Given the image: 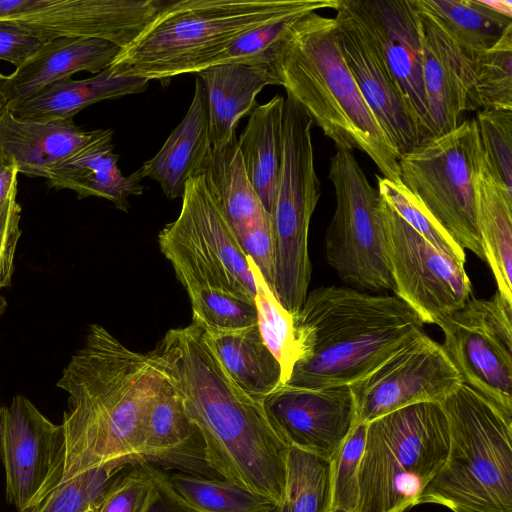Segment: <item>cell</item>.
I'll return each mask as SVG.
<instances>
[{
  "label": "cell",
  "instance_id": "d4e9b609",
  "mask_svg": "<svg viewBox=\"0 0 512 512\" xmlns=\"http://www.w3.org/2000/svg\"><path fill=\"white\" fill-rule=\"evenodd\" d=\"M113 130L104 129L94 141L57 164L48 175L49 186L70 189L78 198L101 197L128 211V198L143 193L142 177L136 170L125 176L113 152Z\"/></svg>",
  "mask_w": 512,
  "mask_h": 512
},
{
  "label": "cell",
  "instance_id": "f546056e",
  "mask_svg": "<svg viewBox=\"0 0 512 512\" xmlns=\"http://www.w3.org/2000/svg\"><path fill=\"white\" fill-rule=\"evenodd\" d=\"M475 190L477 223L485 260L493 272L498 292L512 302V195L492 177L483 158Z\"/></svg>",
  "mask_w": 512,
  "mask_h": 512
},
{
  "label": "cell",
  "instance_id": "bcb514c9",
  "mask_svg": "<svg viewBox=\"0 0 512 512\" xmlns=\"http://www.w3.org/2000/svg\"><path fill=\"white\" fill-rule=\"evenodd\" d=\"M483 4L495 13L512 19V1L510 0H494L482 1Z\"/></svg>",
  "mask_w": 512,
  "mask_h": 512
},
{
  "label": "cell",
  "instance_id": "52a82bcc",
  "mask_svg": "<svg viewBox=\"0 0 512 512\" xmlns=\"http://www.w3.org/2000/svg\"><path fill=\"white\" fill-rule=\"evenodd\" d=\"M448 452L439 403L412 404L367 423L356 512H404L419 505Z\"/></svg>",
  "mask_w": 512,
  "mask_h": 512
},
{
  "label": "cell",
  "instance_id": "7c38bea8",
  "mask_svg": "<svg viewBox=\"0 0 512 512\" xmlns=\"http://www.w3.org/2000/svg\"><path fill=\"white\" fill-rule=\"evenodd\" d=\"M381 209L393 290L424 323L438 325L470 299L464 266L432 246L382 198Z\"/></svg>",
  "mask_w": 512,
  "mask_h": 512
},
{
  "label": "cell",
  "instance_id": "f6af8a7d",
  "mask_svg": "<svg viewBox=\"0 0 512 512\" xmlns=\"http://www.w3.org/2000/svg\"><path fill=\"white\" fill-rule=\"evenodd\" d=\"M18 171L13 159L0 151V204L18 183Z\"/></svg>",
  "mask_w": 512,
  "mask_h": 512
},
{
  "label": "cell",
  "instance_id": "4316f807",
  "mask_svg": "<svg viewBox=\"0 0 512 512\" xmlns=\"http://www.w3.org/2000/svg\"><path fill=\"white\" fill-rule=\"evenodd\" d=\"M144 78L117 75L110 67L82 80L56 82L10 109L15 116L31 120L73 119L85 107L147 90Z\"/></svg>",
  "mask_w": 512,
  "mask_h": 512
},
{
  "label": "cell",
  "instance_id": "9c48e42d",
  "mask_svg": "<svg viewBox=\"0 0 512 512\" xmlns=\"http://www.w3.org/2000/svg\"><path fill=\"white\" fill-rule=\"evenodd\" d=\"M178 217L158 234L161 252L187 290L210 288L254 301L251 262L201 175L191 177Z\"/></svg>",
  "mask_w": 512,
  "mask_h": 512
},
{
  "label": "cell",
  "instance_id": "4dcf8cb0",
  "mask_svg": "<svg viewBox=\"0 0 512 512\" xmlns=\"http://www.w3.org/2000/svg\"><path fill=\"white\" fill-rule=\"evenodd\" d=\"M205 338L233 381L259 402L283 386L279 362L267 348L258 325Z\"/></svg>",
  "mask_w": 512,
  "mask_h": 512
},
{
  "label": "cell",
  "instance_id": "f907efd6",
  "mask_svg": "<svg viewBox=\"0 0 512 512\" xmlns=\"http://www.w3.org/2000/svg\"><path fill=\"white\" fill-rule=\"evenodd\" d=\"M173 508L176 510V512H191L189 510H186V509H183V508H179V507H173Z\"/></svg>",
  "mask_w": 512,
  "mask_h": 512
},
{
  "label": "cell",
  "instance_id": "c3c4849f",
  "mask_svg": "<svg viewBox=\"0 0 512 512\" xmlns=\"http://www.w3.org/2000/svg\"><path fill=\"white\" fill-rule=\"evenodd\" d=\"M5 79H6V76L0 73V111L5 106V101H4L3 92H2V86H3V82L5 81Z\"/></svg>",
  "mask_w": 512,
  "mask_h": 512
},
{
  "label": "cell",
  "instance_id": "7bdbcfd3",
  "mask_svg": "<svg viewBox=\"0 0 512 512\" xmlns=\"http://www.w3.org/2000/svg\"><path fill=\"white\" fill-rule=\"evenodd\" d=\"M18 183L0 204V289L10 286L14 257L21 236V206L17 201Z\"/></svg>",
  "mask_w": 512,
  "mask_h": 512
},
{
  "label": "cell",
  "instance_id": "60d3db41",
  "mask_svg": "<svg viewBox=\"0 0 512 512\" xmlns=\"http://www.w3.org/2000/svg\"><path fill=\"white\" fill-rule=\"evenodd\" d=\"M160 498L154 466L136 464L116 476L92 512H148Z\"/></svg>",
  "mask_w": 512,
  "mask_h": 512
},
{
  "label": "cell",
  "instance_id": "2e32d148",
  "mask_svg": "<svg viewBox=\"0 0 512 512\" xmlns=\"http://www.w3.org/2000/svg\"><path fill=\"white\" fill-rule=\"evenodd\" d=\"M343 58L363 99L400 156L423 140L386 60L347 0L334 8Z\"/></svg>",
  "mask_w": 512,
  "mask_h": 512
},
{
  "label": "cell",
  "instance_id": "ee69618b",
  "mask_svg": "<svg viewBox=\"0 0 512 512\" xmlns=\"http://www.w3.org/2000/svg\"><path fill=\"white\" fill-rule=\"evenodd\" d=\"M43 41L16 26L0 21V59L20 67Z\"/></svg>",
  "mask_w": 512,
  "mask_h": 512
},
{
  "label": "cell",
  "instance_id": "8992f818",
  "mask_svg": "<svg viewBox=\"0 0 512 512\" xmlns=\"http://www.w3.org/2000/svg\"><path fill=\"white\" fill-rule=\"evenodd\" d=\"M439 404L449 452L419 504L453 512H512V419L464 383Z\"/></svg>",
  "mask_w": 512,
  "mask_h": 512
},
{
  "label": "cell",
  "instance_id": "1f68e13d",
  "mask_svg": "<svg viewBox=\"0 0 512 512\" xmlns=\"http://www.w3.org/2000/svg\"><path fill=\"white\" fill-rule=\"evenodd\" d=\"M413 3L474 62L512 25V19L493 12L482 0H413Z\"/></svg>",
  "mask_w": 512,
  "mask_h": 512
},
{
  "label": "cell",
  "instance_id": "d6986e66",
  "mask_svg": "<svg viewBox=\"0 0 512 512\" xmlns=\"http://www.w3.org/2000/svg\"><path fill=\"white\" fill-rule=\"evenodd\" d=\"M417 11L422 33L424 88L433 136H437L455 129L466 112L480 110L475 62L431 17Z\"/></svg>",
  "mask_w": 512,
  "mask_h": 512
},
{
  "label": "cell",
  "instance_id": "8fae6325",
  "mask_svg": "<svg viewBox=\"0 0 512 512\" xmlns=\"http://www.w3.org/2000/svg\"><path fill=\"white\" fill-rule=\"evenodd\" d=\"M438 326L463 383L512 419V302L472 298Z\"/></svg>",
  "mask_w": 512,
  "mask_h": 512
},
{
  "label": "cell",
  "instance_id": "7dc6e473",
  "mask_svg": "<svg viewBox=\"0 0 512 512\" xmlns=\"http://www.w3.org/2000/svg\"><path fill=\"white\" fill-rule=\"evenodd\" d=\"M148 512H176V510L162 497L150 508Z\"/></svg>",
  "mask_w": 512,
  "mask_h": 512
},
{
  "label": "cell",
  "instance_id": "44dd1931",
  "mask_svg": "<svg viewBox=\"0 0 512 512\" xmlns=\"http://www.w3.org/2000/svg\"><path fill=\"white\" fill-rule=\"evenodd\" d=\"M104 129L85 131L73 119L31 120L0 111V151L10 156L18 173L48 178L50 171L95 139Z\"/></svg>",
  "mask_w": 512,
  "mask_h": 512
},
{
  "label": "cell",
  "instance_id": "8d00e7d4",
  "mask_svg": "<svg viewBox=\"0 0 512 512\" xmlns=\"http://www.w3.org/2000/svg\"><path fill=\"white\" fill-rule=\"evenodd\" d=\"M251 268L257 284V325L263 342L281 366L284 385L295 362L293 317L280 305L252 262Z\"/></svg>",
  "mask_w": 512,
  "mask_h": 512
},
{
  "label": "cell",
  "instance_id": "ffe728a7",
  "mask_svg": "<svg viewBox=\"0 0 512 512\" xmlns=\"http://www.w3.org/2000/svg\"><path fill=\"white\" fill-rule=\"evenodd\" d=\"M121 50L110 41L95 38L45 41L24 64L6 76L2 86L5 106L13 109L77 72L97 74L109 67Z\"/></svg>",
  "mask_w": 512,
  "mask_h": 512
},
{
  "label": "cell",
  "instance_id": "30bf717a",
  "mask_svg": "<svg viewBox=\"0 0 512 512\" xmlns=\"http://www.w3.org/2000/svg\"><path fill=\"white\" fill-rule=\"evenodd\" d=\"M336 206L327 227L328 263L340 278L371 289H394L381 197L352 151L336 149L329 174Z\"/></svg>",
  "mask_w": 512,
  "mask_h": 512
},
{
  "label": "cell",
  "instance_id": "4fadbf2b",
  "mask_svg": "<svg viewBox=\"0 0 512 512\" xmlns=\"http://www.w3.org/2000/svg\"><path fill=\"white\" fill-rule=\"evenodd\" d=\"M462 383L442 345L421 331L371 373L349 385L354 425L412 404L440 403Z\"/></svg>",
  "mask_w": 512,
  "mask_h": 512
},
{
  "label": "cell",
  "instance_id": "5bb4252c",
  "mask_svg": "<svg viewBox=\"0 0 512 512\" xmlns=\"http://www.w3.org/2000/svg\"><path fill=\"white\" fill-rule=\"evenodd\" d=\"M163 0H0V21L43 42L95 38L121 49L151 23Z\"/></svg>",
  "mask_w": 512,
  "mask_h": 512
},
{
  "label": "cell",
  "instance_id": "e0dca14e",
  "mask_svg": "<svg viewBox=\"0 0 512 512\" xmlns=\"http://www.w3.org/2000/svg\"><path fill=\"white\" fill-rule=\"evenodd\" d=\"M378 44L423 140L433 136L423 79L419 13L413 0H347Z\"/></svg>",
  "mask_w": 512,
  "mask_h": 512
},
{
  "label": "cell",
  "instance_id": "603a6c76",
  "mask_svg": "<svg viewBox=\"0 0 512 512\" xmlns=\"http://www.w3.org/2000/svg\"><path fill=\"white\" fill-rule=\"evenodd\" d=\"M203 83L212 147L221 149L236 137L240 120L257 106L256 96L268 85H280L266 64L229 63L199 71Z\"/></svg>",
  "mask_w": 512,
  "mask_h": 512
},
{
  "label": "cell",
  "instance_id": "681fc988",
  "mask_svg": "<svg viewBox=\"0 0 512 512\" xmlns=\"http://www.w3.org/2000/svg\"><path fill=\"white\" fill-rule=\"evenodd\" d=\"M8 307L7 300L4 296L0 295V318L5 313Z\"/></svg>",
  "mask_w": 512,
  "mask_h": 512
},
{
  "label": "cell",
  "instance_id": "816d5d0a",
  "mask_svg": "<svg viewBox=\"0 0 512 512\" xmlns=\"http://www.w3.org/2000/svg\"><path fill=\"white\" fill-rule=\"evenodd\" d=\"M327 512H345V511H341V510H333V511H327Z\"/></svg>",
  "mask_w": 512,
  "mask_h": 512
},
{
  "label": "cell",
  "instance_id": "d590c367",
  "mask_svg": "<svg viewBox=\"0 0 512 512\" xmlns=\"http://www.w3.org/2000/svg\"><path fill=\"white\" fill-rule=\"evenodd\" d=\"M474 64L479 108L512 110V25Z\"/></svg>",
  "mask_w": 512,
  "mask_h": 512
},
{
  "label": "cell",
  "instance_id": "9a60e30c",
  "mask_svg": "<svg viewBox=\"0 0 512 512\" xmlns=\"http://www.w3.org/2000/svg\"><path fill=\"white\" fill-rule=\"evenodd\" d=\"M64 438L55 424L25 396L0 407V458L7 502L31 512L61 479Z\"/></svg>",
  "mask_w": 512,
  "mask_h": 512
},
{
  "label": "cell",
  "instance_id": "836d02e7",
  "mask_svg": "<svg viewBox=\"0 0 512 512\" xmlns=\"http://www.w3.org/2000/svg\"><path fill=\"white\" fill-rule=\"evenodd\" d=\"M133 465L116 460L88 469L58 484L31 512H92L116 476Z\"/></svg>",
  "mask_w": 512,
  "mask_h": 512
},
{
  "label": "cell",
  "instance_id": "3957f363",
  "mask_svg": "<svg viewBox=\"0 0 512 512\" xmlns=\"http://www.w3.org/2000/svg\"><path fill=\"white\" fill-rule=\"evenodd\" d=\"M424 322L399 297L323 286L293 317L295 362L283 386L351 385L420 333Z\"/></svg>",
  "mask_w": 512,
  "mask_h": 512
},
{
  "label": "cell",
  "instance_id": "7402d4cb",
  "mask_svg": "<svg viewBox=\"0 0 512 512\" xmlns=\"http://www.w3.org/2000/svg\"><path fill=\"white\" fill-rule=\"evenodd\" d=\"M142 455L153 466L213 478L200 432L167 376L148 408Z\"/></svg>",
  "mask_w": 512,
  "mask_h": 512
},
{
  "label": "cell",
  "instance_id": "ac0fdd59",
  "mask_svg": "<svg viewBox=\"0 0 512 512\" xmlns=\"http://www.w3.org/2000/svg\"><path fill=\"white\" fill-rule=\"evenodd\" d=\"M263 406L288 447L327 460L354 426V400L348 385L321 389L282 386Z\"/></svg>",
  "mask_w": 512,
  "mask_h": 512
},
{
  "label": "cell",
  "instance_id": "ab89813d",
  "mask_svg": "<svg viewBox=\"0 0 512 512\" xmlns=\"http://www.w3.org/2000/svg\"><path fill=\"white\" fill-rule=\"evenodd\" d=\"M367 424L354 425L345 440L329 459V510L356 512L359 487L358 469L362 457Z\"/></svg>",
  "mask_w": 512,
  "mask_h": 512
},
{
  "label": "cell",
  "instance_id": "d6a6232c",
  "mask_svg": "<svg viewBox=\"0 0 512 512\" xmlns=\"http://www.w3.org/2000/svg\"><path fill=\"white\" fill-rule=\"evenodd\" d=\"M329 503V460L289 447L283 500L272 512H327Z\"/></svg>",
  "mask_w": 512,
  "mask_h": 512
},
{
  "label": "cell",
  "instance_id": "6da1fadb",
  "mask_svg": "<svg viewBox=\"0 0 512 512\" xmlns=\"http://www.w3.org/2000/svg\"><path fill=\"white\" fill-rule=\"evenodd\" d=\"M152 352L200 432L209 468L278 506L289 447L263 403L233 381L193 322L168 330Z\"/></svg>",
  "mask_w": 512,
  "mask_h": 512
},
{
  "label": "cell",
  "instance_id": "74e56055",
  "mask_svg": "<svg viewBox=\"0 0 512 512\" xmlns=\"http://www.w3.org/2000/svg\"><path fill=\"white\" fill-rule=\"evenodd\" d=\"M378 178V193L397 214L444 255L464 266V249L431 216L420 201L400 182Z\"/></svg>",
  "mask_w": 512,
  "mask_h": 512
},
{
  "label": "cell",
  "instance_id": "f1b7e54d",
  "mask_svg": "<svg viewBox=\"0 0 512 512\" xmlns=\"http://www.w3.org/2000/svg\"><path fill=\"white\" fill-rule=\"evenodd\" d=\"M161 497L191 512H272L276 502L229 480L185 472L164 473L154 466Z\"/></svg>",
  "mask_w": 512,
  "mask_h": 512
},
{
  "label": "cell",
  "instance_id": "cb8c5ba5",
  "mask_svg": "<svg viewBox=\"0 0 512 512\" xmlns=\"http://www.w3.org/2000/svg\"><path fill=\"white\" fill-rule=\"evenodd\" d=\"M212 149L206 93L200 78L195 80L189 108L161 149L138 169L142 178L158 182L165 196L182 197L187 181L200 173Z\"/></svg>",
  "mask_w": 512,
  "mask_h": 512
},
{
  "label": "cell",
  "instance_id": "b9f144b4",
  "mask_svg": "<svg viewBox=\"0 0 512 512\" xmlns=\"http://www.w3.org/2000/svg\"><path fill=\"white\" fill-rule=\"evenodd\" d=\"M295 17L274 21L240 34L215 55L206 68L229 63L271 66L274 50L287 24Z\"/></svg>",
  "mask_w": 512,
  "mask_h": 512
},
{
  "label": "cell",
  "instance_id": "ba28073f",
  "mask_svg": "<svg viewBox=\"0 0 512 512\" xmlns=\"http://www.w3.org/2000/svg\"><path fill=\"white\" fill-rule=\"evenodd\" d=\"M482 149L475 118L400 156V181L463 248L485 260L476 213Z\"/></svg>",
  "mask_w": 512,
  "mask_h": 512
},
{
  "label": "cell",
  "instance_id": "7a4b0ae2",
  "mask_svg": "<svg viewBox=\"0 0 512 512\" xmlns=\"http://www.w3.org/2000/svg\"><path fill=\"white\" fill-rule=\"evenodd\" d=\"M165 378L152 351L136 352L103 326L90 325L56 383L68 396L58 484L116 460L146 463L145 419Z\"/></svg>",
  "mask_w": 512,
  "mask_h": 512
},
{
  "label": "cell",
  "instance_id": "e575fe53",
  "mask_svg": "<svg viewBox=\"0 0 512 512\" xmlns=\"http://www.w3.org/2000/svg\"><path fill=\"white\" fill-rule=\"evenodd\" d=\"M193 323L208 335L230 334L257 325L254 301L210 288L187 290Z\"/></svg>",
  "mask_w": 512,
  "mask_h": 512
},
{
  "label": "cell",
  "instance_id": "f35d334b",
  "mask_svg": "<svg viewBox=\"0 0 512 512\" xmlns=\"http://www.w3.org/2000/svg\"><path fill=\"white\" fill-rule=\"evenodd\" d=\"M475 121L486 167L512 195V110L480 109Z\"/></svg>",
  "mask_w": 512,
  "mask_h": 512
},
{
  "label": "cell",
  "instance_id": "484cf974",
  "mask_svg": "<svg viewBox=\"0 0 512 512\" xmlns=\"http://www.w3.org/2000/svg\"><path fill=\"white\" fill-rule=\"evenodd\" d=\"M199 175L238 242L271 221L246 174L237 138L221 149L212 147Z\"/></svg>",
  "mask_w": 512,
  "mask_h": 512
},
{
  "label": "cell",
  "instance_id": "5b68a950",
  "mask_svg": "<svg viewBox=\"0 0 512 512\" xmlns=\"http://www.w3.org/2000/svg\"><path fill=\"white\" fill-rule=\"evenodd\" d=\"M337 4L338 0L166 1L109 67L117 75L148 81L197 74L240 34Z\"/></svg>",
  "mask_w": 512,
  "mask_h": 512
},
{
  "label": "cell",
  "instance_id": "277c9868",
  "mask_svg": "<svg viewBox=\"0 0 512 512\" xmlns=\"http://www.w3.org/2000/svg\"><path fill=\"white\" fill-rule=\"evenodd\" d=\"M295 99L336 149L366 153L383 177L400 183V154L378 124L343 58L334 18L317 12L287 24L272 65Z\"/></svg>",
  "mask_w": 512,
  "mask_h": 512
},
{
  "label": "cell",
  "instance_id": "83f0119b",
  "mask_svg": "<svg viewBox=\"0 0 512 512\" xmlns=\"http://www.w3.org/2000/svg\"><path fill=\"white\" fill-rule=\"evenodd\" d=\"M285 98L280 94L257 105L237 138L246 174L265 211L273 212L282 156Z\"/></svg>",
  "mask_w": 512,
  "mask_h": 512
}]
</instances>
